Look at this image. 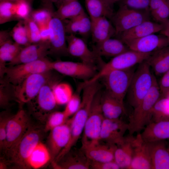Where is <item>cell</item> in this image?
I'll return each instance as SVG.
<instances>
[{"mask_svg":"<svg viewBox=\"0 0 169 169\" xmlns=\"http://www.w3.org/2000/svg\"><path fill=\"white\" fill-rule=\"evenodd\" d=\"M98 92L96 87L89 85L83 89L81 102L77 111L67 120L70 130L69 142L55 159L58 161L67 153L76 143L83 132L94 99Z\"/></svg>","mask_w":169,"mask_h":169,"instance_id":"obj_1","label":"cell"},{"mask_svg":"<svg viewBox=\"0 0 169 169\" xmlns=\"http://www.w3.org/2000/svg\"><path fill=\"white\" fill-rule=\"evenodd\" d=\"M45 132L41 126L31 125L18 142L4 154L10 164L20 168H29L28 157L36 145L41 141Z\"/></svg>","mask_w":169,"mask_h":169,"instance_id":"obj_2","label":"cell"},{"mask_svg":"<svg viewBox=\"0 0 169 169\" xmlns=\"http://www.w3.org/2000/svg\"><path fill=\"white\" fill-rule=\"evenodd\" d=\"M161 95L156 77L150 90L139 105L134 109L128 125L129 134L139 133L151 122L153 108Z\"/></svg>","mask_w":169,"mask_h":169,"instance_id":"obj_3","label":"cell"},{"mask_svg":"<svg viewBox=\"0 0 169 169\" xmlns=\"http://www.w3.org/2000/svg\"><path fill=\"white\" fill-rule=\"evenodd\" d=\"M59 79L58 76H54L42 87L37 95L27 103L30 114L42 123L45 124L57 105L53 89Z\"/></svg>","mask_w":169,"mask_h":169,"instance_id":"obj_4","label":"cell"},{"mask_svg":"<svg viewBox=\"0 0 169 169\" xmlns=\"http://www.w3.org/2000/svg\"><path fill=\"white\" fill-rule=\"evenodd\" d=\"M150 68L146 60L139 64L134 72L126 94L128 102L133 109L141 103L153 85L155 77Z\"/></svg>","mask_w":169,"mask_h":169,"instance_id":"obj_5","label":"cell"},{"mask_svg":"<svg viewBox=\"0 0 169 169\" xmlns=\"http://www.w3.org/2000/svg\"><path fill=\"white\" fill-rule=\"evenodd\" d=\"M51 62L45 58L33 62L6 67L2 78L3 83L13 86L19 85L28 77L33 74L52 70Z\"/></svg>","mask_w":169,"mask_h":169,"instance_id":"obj_6","label":"cell"},{"mask_svg":"<svg viewBox=\"0 0 169 169\" xmlns=\"http://www.w3.org/2000/svg\"><path fill=\"white\" fill-rule=\"evenodd\" d=\"M152 53H144L129 50L104 63L99 71L86 81L89 84L98 81L109 72L114 70H124L132 68L146 60Z\"/></svg>","mask_w":169,"mask_h":169,"instance_id":"obj_7","label":"cell"},{"mask_svg":"<svg viewBox=\"0 0 169 169\" xmlns=\"http://www.w3.org/2000/svg\"><path fill=\"white\" fill-rule=\"evenodd\" d=\"M99 91L96 95L89 113L82 139V147L100 141V136L105 117L101 106L102 94Z\"/></svg>","mask_w":169,"mask_h":169,"instance_id":"obj_8","label":"cell"},{"mask_svg":"<svg viewBox=\"0 0 169 169\" xmlns=\"http://www.w3.org/2000/svg\"><path fill=\"white\" fill-rule=\"evenodd\" d=\"M135 71L132 67L126 69L114 70L107 74L101 78L105 87V92L124 103Z\"/></svg>","mask_w":169,"mask_h":169,"instance_id":"obj_9","label":"cell"},{"mask_svg":"<svg viewBox=\"0 0 169 169\" xmlns=\"http://www.w3.org/2000/svg\"><path fill=\"white\" fill-rule=\"evenodd\" d=\"M54 76L51 70L31 75L19 85L14 86L15 96L20 102L27 103L37 95L42 87Z\"/></svg>","mask_w":169,"mask_h":169,"instance_id":"obj_10","label":"cell"},{"mask_svg":"<svg viewBox=\"0 0 169 169\" xmlns=\"http://www.w3.org/2000/svg\"><path fill=\"white\" fill-rule=\"evenodd\" d=\"M150 12L130 9L120 5L111 19L115 30V35H119L145 21L150 20Z\"/></svg>","mask_w":169,"mask_h":169,"instance_id":"obj_11","label":"cell"},{"mask_svg":"<svg viewBox=\"0 0 169 169\" xmlns=\"http://www.w3.org/2000/svg\"><path fill=\"white\" fill-rule=\"evenodd\" d=\"M31 125L29 115L22 109L11 115L7 125L4 154L18 142Z\"/></svg>","mask_w":169,"mask_h":169,"instance_id":"obj_12","label":"cell"},{"mask_svg":"<svg viewBox=\"0 0 169 169\" xmlns=\"http://www.w3.org/2000/svg\"><path fill=\"white\" fill-rule=\"evenodd\" d=\"M51 66L52 70L61 74L85 81L90 79L96 73L94 65L82 62L59 60L51 62Z\"/></svg>","mask_w":169,"mask_h":169,"instance_id":"obj_13","label":"cell"},{"mask_svg":"<svg viewBox=\"0 0 169 169\" xmlns=\"http://www.w3.org/2000/svg\"><path fill=\"white\" fill-rule=\"evenodd\" d=\"M50 54L62 55L68 54L65 25L62 20L54 14L49 23Z\"/></svg>","mask_w":169,"mask_h":169,"instance_id":"obj_14","label":"cell"},{"mask_svg":"<svg viewBox=\"0 0 169 169\" xmlns=\"http://www.w3.org/2000/svg\"><path fill=\"white\" fill-rule=\"evenodd\" d=\"M128 124L119 118H105L100 136V141L110 144L119 145L124 141V134L128 130Z\"/></svg>","mask_w":169,"mask_h":169,"instance_id":"obj_15","label":"cell"},{"mask_svg":"<svg viewBox=\"0 0 169 169\" xmlns=\"http://www.w3.org/2000/svg\"><path fill=\"white\" fill-rule=\"evenodd\" d=\"M151 34L125 42L131 50L144 53H152L169 46L167 37L163 35Z\"/></svg>","mask_w":169,"mask_h":169,"instance_id":"obj_16","label":"cell"},{"mask_svg":"<svg viewBox=\"0 0 169 169\" xmlns=\"http://www.w3.org/2000/svg\"><path fill=\"white\" fill-rule=\"evenodd\" d=\"M49 41L31 44L23 47L16 57L9 62L10 66L27 63L45 58L50 53Z\"/></svg>","mask_w":169,"mask_h":169,"instance_id":"obj_17","label":"cell"},{"mask_svg":"<svg viewBox=\"0 0 169 169\" xmlns=\"http://www.w3.org/2000/svg\"><path fill=\"white\" fill-rule=\"evenodd\" d=\"M70 136L69 126L65 124L50 131L47 141V146L51 156V162L54 161L67 145Z\"/></svg>","mask_w":169,"mask_h":169,"instance_id":"obj_18","label":"cell"},{"mask_svg":"<svg viewBox=\"0 0 169 169\" xmlns=\"http://www.w3.org/2000/svg\"><path fill=\"white\" fill-rule=\"evenodd\" d=\"M53 167L59 169H90V161L83 149L70 150L56 162H52Z\"/></svg>","mask_w":169,"mask_h":169,"instance_id":"obj_19","label":"cell"},{"mask_svg":"<svg viewBox=\"0 0 169 169\" xmlns=\"http://www.w3.org/2000/svg\"><path fill=\"white\" fill-rule=\"evenodd\" d=\"M67 51L68 54L80 59L82 62L94 65L97 57L93 51L88 48L85 42L75 34L66 36Z\"/></svg>","mask_w":169,"mask_h":169,"instance_id":"obj_20","label":"cell"},{"mask_svg":"<svg viewBox=\"0 0 169 169\" xmlns=\"http://www.w3.org/2000/svg\"><path fill=\"white\" fill-rule=\"evenodd\" d=\"M134 152L128 169H151L148 143L144 141L140 133L134 137Z\"/></svg>","mask_w":169,"mask_h":169,"instance_id":"obj_21","label":"cell"},{"mask_svg":"<svg viewBox=\"0 0 169 169\" xmlns=\"http://www.w3.org/2000/svg\"><path fill=\"white\" fill-rule=\"evenodd\" d=\"M141 134L143 141L147 143L169 139V117L151 122Z\"/></svg>","mask_w":169,"mask_h":169,"instance_id":"obj_22","label":"cell"},{"mask_svg":"<svg viewBox=\"0 0 169 169\" xmlns=\"http://www.w3.org/2000/svg\"><path fill=\"white\" fill-rule=\"evenodd\" d=\"M10 34L6 31L0 33V67L2 76L6 67V63L13 59L23 48L11 40Z\"/></svg>","mask_w":169,"mask_h":169,"instance_id":"obj_23","label":"cell"},{"mask_svg":"<svg viewBox=\"0 0 169 169\" xmlns=\"http://www.w3.org/2000/svg\"><path fill=\"white\" fill-rule=\"evenodd\" d=\"M163 28V24L148 20L142 22L119 35L120 36V39L124 43L161 32Z\"/></svg>","mask_w":169,"mask_h":169,"instance_id":"obj_24","label":"cell"},{"mask_svg":"<svg viewBox=\"0 0 169 169\" xmlns=\"http://www.w3.org/2000/svg\"><path fill=\"white\" fill-rule=\"evenodd\" d=\"M117 146L100 142L81 147L90 161L106 162L114 160V155Z\"/></svg>","mask_w":169,"mask_h":169,"instance_id":"obj_25","label":"cell"},{"mask_svg":"<svg viewBox=\"0 0 169 169\" xmlns=\"http://www.w3.org/2000/svg\"><path fill=\"white\" fill-rule=\"evenodd\" d=\"M148 143L151 169H169V151L165 140Z\"/></svg>","mask_w":169,"mask_h":169,"instance_id":"obj_26","label":"cell"},{"mask_svg":"<svg viewBox=\"0 0 169 169\" xmlns=\"http://www.w3.org/2000/svg\"><path fill=\"white\" fill-rule=\"evenodd\" d=\"M129 50L120 39L110 38L96 44L93 47L92 51L97 57H113Z\"/></svg>","mask_w":169,"mask_h":169,"instance_id":"obj_27","label":"cell"},{"mask_svg":"<svg viewBox=\"0 0 169 169\" xmlns=\"http://www.w3.org/2000/svg\"><path fill=\"white\" fill-rule=\"evenodd\" d=\"M91 34L93 42L96 44L102 42L115 35L113 25L108 18L103 17L91 19Z\"/></svg>","mask_w":169,"mask_h":169,"instance_id":"obj_28","label":"cell"},{"mask_svg":"<svg viewBox=\"0 0 169 169\" xmlns=\"http://www.w3.org/2000/svg\"><path fill=\"white\" fill-rule=\"evenodd\" d=\"M130 135L125 137L124 142L117 146L114 155V160L120 169H128L133 154L134 137Z\"/></svg>","mask_w":169,"mask_h":169,"instance_id":"obj_29","label":"cell"},{"mask_svg":"<svg viewBox=\"0 0 169 169\" xmlns=\"http://www.w3.org/2000/svg\"><path fill=\"white\" fill-rule=\"evenodd\" d=\"M146 61L156 75H163L169 70V46L152 53Z\"/></svg>","mask_w":169,"mask_h":169,"instance_id":"obj_30","label":"cell"},{"mask_svg":"<svg viewBox=\"0 0 169 169\" xmlns=\"http://www.w3.org/2000/svg\"><path fill=\"white\" fill-rule=\"evenodd\" d=\"M101 106L105 118L118 119L123 114L125 113L124 103L111 96L105 92L102 94Z\"/></svg>","mask_w":169,"mask_h":169,"instance_id":"obj_31","label":"cell"},{"mask_svg":"<svg viewBox=\"0 0 169 169\" xmlns=\"http://www.w3.org/2000/svg\"><path fill=\"white\" fill-rule=\"evenodd\" d=\"M84 2L91 19L103 17L111 19L114 14L112 5L105 0H84Z\"/></svg>","mask_w":169,"mask_h":169,"instance_id":"obj_32","label":"cell"},{"mask_svg":"<svg viewBox=\"0 0 169 169\" xmlns=\"http://www.w3.org/2000/svg\"><path fill=\"white\" fill-rule=\"evenodd\" d=\"M51 156L47 146L41 141L35 146L28 157L27 163L29 168H40L49 161H51Z\"/></svg>","mask_w":169,"mask_h":169,"instance_id":"obj_33","label":"cell"},{"mask_svg":"<svg viewBox=\"0 0 169 169\" xmlns=\"http://www.w3.org/2000/svg\"><path fill=\"white\" fill-rule=\"evenodd\" d=\"M84 12L78 0H74L60 5L54 12V15L62 20L70 19L77 16Z\"/></svg>","mask_w":169,"mask_h":169,"instance_id":"obj_34","label":"cell"},{"mask_svg":"<svg viewBox=\"0 0 169 169\" xmlns=\"http://www.w3.org/2000/svg\"><path fill=\"white\" fill-rule=\"evenodd\" d=\"M151 15L154 19L163 24L169 17V3L168 0H149Z\"/></svg>","mask_w":169,"mask_h":169,"instance_id":"obj_35","label":"cell"},{"mask_svg":"<svg viewBox=\"0 0 169 169\" xmlns=\"http://www.w3.org/2000/svg\"><path fill=\"white\" fill-rule=\"evenodd\" d=\"M53 92L58 105L66 104L73 94L72 87L69 84L58 82L53 87Z\"/></svg>","mask_w":169,"mask_h":169,"instance_id":"obj_36","label":"cell"},{"mask_svg":"<svg viewBox=\"0 0 169 169\" xmlns=\"http://www.w3.org/2000/svg\"><path fill=\"white\" fill-rule=\"evenodd\" d=\"M10 35L14 41L21 46H27L31 43L23 20H21L13 27Z\"/></svg>","mask_w":169,"mask_h":169,"instance_id":"obj_37","label":"cell"},{"mask_svg":"<svg viewBox=\"0 0 169 169\" xmlns=\"http://www.w3.org/2000/svg\"><path fill=\"white\" fill-rule=\"evenodd\" d=\"M15 9V2L0 1V24L16 19Z\"/></svg>","mask_w":169,"mask_h":169,"instance_id":"obj_38","label":"cell"},{"mask_svg":"<svg viewBox=\"0 0 169 169\" xmlns=\"http://www.w3.org/2000/svg\"><path fill=\"white\" fill-rule=\"evenodd\" d=\"M67 118L63 111H54L47 119L44 127L45 132L66 123Z\"/></svg>","mask_w":169,"mask_h":169,"instance_id":"obj_39","label":"cell"},{"mask_svg":"<svg viewBox=\"0 0 169 169\" xmlns=\"http://www.w3.org/2000/svg\"><path fill=\"white\" fill-rule=\"evenodd\" d=\"M23 21L31 43H36L41 42L40 30L37 23L30 16Z\"/></svg>","mask_w":169,"mask_h":169,"instance_id":"obj_40","label":"cell"},{"mask_svg":"<svg viewBox=\"0 0 169 169\" xmlns=\"http://www.w3.org/2000/svg\"><path fill=\"white\" fill-rule=\"evenodd\" d=\"M54 12L46 8H41L31 11L30 16L38 25L48 24Z\"/></svg>","mask_w":169,"mask_h":169,"instance_id":"obj_41","label":"cell"},{"mask_svg":"<svg viewBox=\"0 0 169 169\" xmlns=\"http://www.w3.org/2000/svg\"><path fill=\"white\" fill-rule=\"evenodd\" d=\"M31 3L27 0H21L15 2L16 20H24L30 16L32 11Z\"/></svg>","mask_w":169,"mask_h":169,"instance_id":"obj_42","label":"cell"},{"mask_svg":"<svg viewBox=\"0 0 169 169\" xmlns=\"http://www.w3.org/2000/svg\"><path fill=\"white\" fill-rule=\"evenodd\" d=\"M120 2V5L135 10L150 12L149 0H121Z\"/></svg>","mask_w":169,"mask_h":169,"instance_id":"obj_43","label":"cell"},{"mask_svg":"<svg viewBox=\"0 0 169 169\" xmlns=\"http://www.w3.org/2000/svg\"><path fill=\"white\" fill-rule=\"evenodd\" d=\"M81 101L79 95L78 93L73 94L71 98L66 104L63 111L67 118L73 115L78 110Z\"/></svg>","mask_w":169,"mask_h":169,"instance_id":"obj_44","label":"cell"},{"mask_svg":"<svg viewBox=\"0 0 169 169\" xmlns=\"http://www.w3.org/2000/svg\"><path fill=\"white\" fill-rule=\"evenodd\" d=\"M11 115L6 112H3L0 115V151L2 152L4 149L6 143L7 124Z\"/></svg>","mask_w":169,"mask_h":169,"instance_id":"obj_45","label":"cell"},{"mask_svg":"<svg viewBox=\"0 0 169 169\" xmlns=\"http://www.w3.org/2000/svg\"><path fill=\"white\" fill-rule=\"evenodd\" d=\"M91 21L85 12L81 15L80 27L78 33L86 38L91 33Z\"/></svg>","mask_w":169,"mask_h":169,"instance_id":"obj_46","label":"cell"},{"mask_svg":"<svg viewBox=\"0 0 169 169\" xmlns=\"http://www.w3.org/2000/svg\"><path fill=\"white\" fill-rule=\"evenodd\" d=\"M81 14L77 16L69 19V21L65 25L66 33L69 34H75V33H78L80 27Z\"/></svg>","mask_w":169,"mask_h":169,"instance_id":"obj_47","label":"cell"},{"mask_svg":"<svg viewBox=\"0 0 169 169\" xmlns=\"http://www.w3.org/2000/svg\"><path fill=\"white\" fill-rule=\"evenodd\" d=\"M119 169L120 167L115 160L106 162H97L90 161V169Z\"/></svg>","mask_w":169,"mask_h":169,"instance_id":"obj_48","label":"cell"},{"mask_svg":"<svg viewBox=\"0 0 169 169\" xmlns=\"http://www.w3.org/2000/svg\"><path fill=\"white\" fill-rule=\"evenodd\" d=\"M158 85L161 95L164 97L169 90V70L162 75Z\"/></svg>","mask_w":169,"mask_h":169,"instance_id":"obj_49","label":"cell"},{"mask_svg":"<svg viewBox=\"0 0 169 169\" xmlns=\"http://www.w3.org/2000/svg\"><path fill=\"white\" fill-rule=\"evenodd\" d=\"M4 84H3L0 86V103L1 107H6L8 106L10 102V96L7 91L5 90Z\"/></svg>","mask_w":169,"mask_h":169,"instance_id":"obj_50","label":"cell"},{"mask_svg":"<svg viewBox=\"0 0 169 169\" xmlns=\"http://www.w3.org/2000/svg\"><path fill=\"white\" fill-rule=\"evenodd\" d=\"M39 27L41 41H49L50 30L48 24L38 25Z\"/></svg>","mask_w":169,"mask_h":169,"instance_id":"obj_51","label":"cell"},{"mask_svg":"<svg viewBox=\"0 0 169 169\" xmlns=\"http://www.w3.org/2000/svg\"><path fill=\"white\" fill-rule=\"evenodd\" d=\"M164 28L160 32L162 34L164 33L169 32V19H168L163 24Z\"/></svg>","mask_w":169,"mask_h":169,"instance_id":"obj_52","label":"cell"},{"mask_svg":"<svg viewBox=\"0 0 169 169\" xmlns=\"http://www.w3.org/2000/svg\"><path fill=\"white\" fill-rule=\"evenodd\" d=\"M74 0H59L57 3L58 7L60 5Z\"/></svg>","mask_w":169,"mask_h":169,"instance_id":"obj_53","label":"cell"},{"mask_svg":"<svg viewBox=\"0 0 169 169\" xmlns=\"http://www.w3.org/2000/svg\"><path fill=\"white\" fill-rule=\"evenodd\" d=\"M110 4L112 5L115 3L120 1L121 0H105Z\"/></svg>","mask_w":169,"mask_h":169,"instance_id":"obj_54","label":"cell"},{"mask_svg":"<svg viewBox=\"0 0 169 169\" xmlns=\"http://www.w3.org/2000/svg\"><path fill=\"white\" fill-rule=\"evenodd\" d=\"M21 0H0V1H8L13 2H16ZM31 2V0H27Z\"/></svg>","mask_w":169,"mask_h":169,"instance_id":"obj_55","label":"cell"},{"mask_svg":"<svg viewBox=\"0 0 169 169\" xmlns=\"http://www.w3.org/2000/svg\"><path fill=\"white\" fill-rule=\"evenodd\" d=\"M164 97H169V90L166 93Z\"/></svg>","mask_w":169,"mask_h":169,"instance_id":"obj_56","label":"cell"},{"mask_svg":"<svg viewBox=\"0 0 169 169\" xmlns=\"http://www.w3.org/2000/svg\"><path fill=\"white\" fill-rule=\"evenodd\" d=\"M51 2L55 3H57L59 0H50Z\"/></svg>","mask_w":169,"mask_h":169,"instance_id":"obj_57","label":"cell"},{"mask_svg":"<svg viewBox=\"0 0 169 169\" xmlns=\"http://www.w3.org/2000/svg\"><path fill=\"white\" fill-rule=\"evenodd\" d=\"M166 36L168 38L169 41V34L167 35Z\"/></svg>","mask_w":169,"mask_h":169,"instance_id":"obj_58","label":"cell"},{"mask_svg":"<svg viewBox=\"0 0 169 169\" xmlns=\"http://www.w3.org/2000/svg\"><path fill=\"white\" fill-rule=\"evenodd\" d=\"M168 149L169 151V146L168 147Z\"/></svg>","mask_w":169,"mask_h":169,"instance_id":"obj_59","label":"cell"},{"mask_svg":"<svg viewBox=\"0 0 169 169\" xmlns=\"http://www.w3.org/2000/svg\"><path fill=\"white\" fill-rule=\"evenodd\" d=\"M168 2L169 3V0H168Z\"/></svg>","mask_w":169,"mask_h":169,"instance_id":"obj_60","label":"cell"}]
</instances>
